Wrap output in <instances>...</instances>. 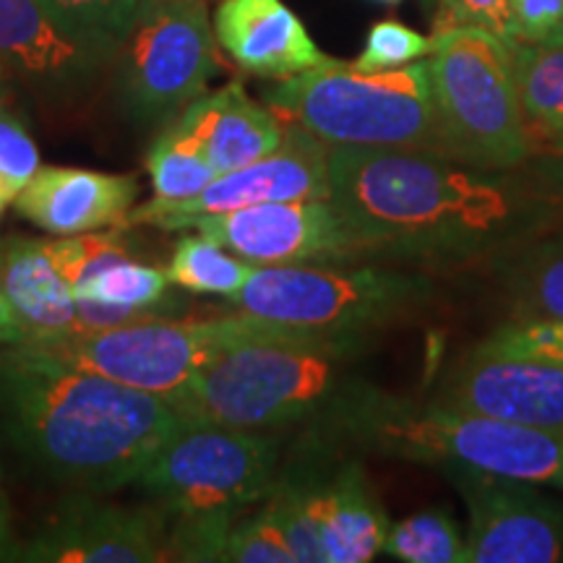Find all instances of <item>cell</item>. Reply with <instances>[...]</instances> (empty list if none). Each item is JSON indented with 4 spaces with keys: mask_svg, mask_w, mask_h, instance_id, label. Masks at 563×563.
Wrapping results in <instances>:
<instances>
[{
    "mask_svg": "<svg viewBox=\"0 0 563 563\" xmlns=\"http://www.w3.org/2000/svg\"><path fill=\"white\" fill-rule=\"evenodd\" d=\"M180 420L173 399L34 344H0V426L16 452L63 483L125 488Z\"/></svg>",
    "mask_w": 563,
    "mask_h": 563,
    "instance_id": "1",
    "label": "cell"
},
{
    "mask_svg": "<svg viewBox=\"0 0 563 563\" xmlns=\"http://www.w3.org/2000/svg\"><path fill=\"white\" fill-rule=\"evenodd\" d=\"M329 186L363 251L464 258L522 220L509 186L431 152L329 146Z\"/></svg>",
    "mask_w": 563,
    "mask_h": 563,
    "instance_id": "2",
    "label": "cell"
},
{
    "mask_svg": "<svg viewBox=\"0 0 563 563\" xmlns=\"http://www.w3.org/2000/svg\"><path fill=\"white\" fill-rule=\"evenodd\" d=\"M363 340L290 329L235 344L196 373L173 402L188 418L243 431H269L306 420H336L363 397L350 361Z\"/></svg>",
    "mask_w": 563,
    "mask_h": 563,
    "instance_id": "3",
    "label": "cell"
},
{
    "mask_svg": "<svg viewBox=\"0 0 563 563\" xmlns=\"http://www.w3.org/2000/svg\"><path fill=\"white\" fill-rule=\"evenodd\" d=\"M264 102L282 121L329 146L410 150L449 157L435 110L428 60L361 74L342 60L274 84Z\"/></svg>",
    "mask_w": 563,
    "mask_h": 563,
    "instance_id": "4",
    "label": "cell"
},
{
    "mask_svg": "<svg viewBox=\"0 0 563 563\" xmlns=\"http://www.w3.org/2000/svg\"><path fill=\"white\" fill-rule=\"evenodd\" d=\"M334 428L402 460L563 488V433L543 428L439 405L418 410L376 389H365Z\"/></svg>",
    "mask_w": 563,
    "mask_h": 563,
    "instance_id": "5",
    "label": "cell"
},
{
    "mask_svg": "<svg viewBox=\"0 0 563 563\" xmlns=\"http://www.w3.org/2000/svg\"><path fill=\"white\" fill-rule=\"evenodd\" d=\"M449 159L477 170L517 167L530 152L509 40L481 26L446 24L428 58Z\"/></svg>",
    "mask_w": 563,
    "mask_h": 563,
    "instance_id": "6",
    "label": "cell"
},
{
    "mask_svg": "<svg viewBox=\"0 0 563 563\" xmlns=\"http://www.w3.org/2000/svg\"><path fill=\"white\" fill-rule=\"evenodd\" d=\"M277 462V441L262 431L183 415L131 488L152 498L167 522L241 519L272 493Z\"/></svg>",
    "mask_w": 563,
    "mask_h": 563,
    "instance_id": "7",
    "label": "cell"
},
{
    "mask_svg": "<svg viewBox=\"0 0 563 563\" xmlns=\"http://www.w3.org/2000/svg\"><path fill=\"white\" fill-rule=\"evenodd\" d=\"M431 285L389 269H323L282 264L256 266L251 279L230 295V311L321 336L363 340L371 329L402 319L426 302Z\"/></svg>",
    "mask_w": 563,
    "mask_h": 563,
    "instance_id": "8",
    "label": "cell"
},
{
    "mask_svg": "<svg viewBox=\"0 0 563 563\" xmlns=\"http://www.w3.org/2000/svg\"><path fill=\"white\" fill-rule=\"evenodd\" d=\"M290 332L279 323L256 319V316L230 311L217 319L175 321L150 319L125 323V327L76 332L47 340L24 342L42 347L63 361L95 371L131 389L159 394L173 399L191 384L203 365L235 344L264 340Z\"/></svg>",
    "mask_w": 563,
    "mask_h": 563,
    "instance_id": "9",
    "label": "cell"
},
{
    "mask_svg": "<svg viewBox=\"0 0 563 563\" xmlns=\"http://www.w3.org/2000/svg\"><path fill=\"white\" fill-rule=\"evenodd\" d=\"M209 0H162L139 13L118 47V91L144 123L173 121L220 70Z\"/></svg>",
    "mask_w": 563,
    "mask_h": 563,
    "instance_id": "10",
    "label": "cell"
},
{
    "mask_svg": "<svg viewBox=\"0 0 563 563\" xmlns=\"http://www.w3.org/2000/svg\"><path fill=\"white\" fill-rule=\"evenodd\" d=\"M329 144L300 125L285 121V141L277 152L251 165L217 175L199 196L188 201L165 203L150 199L133 207L125 224H152L159 230H186L199 217L222 214L266 201L329 199Z\"/></svg>",
    "mask_w": 563,
    "mask_h": 563,
    "instance_id": "11",
    "label": "cell"
},
{
    "mask_svg": "<svg viewBox=\"0 0 563 563\" xmlns=\"http://www.w3.org/2000/svg\"><path fill=\"white\" fill-rule=\"evenodd\" d=\"M186 230L201 232L256 266L308 264L363 251L357 235L329 199L253 203L199 217Z\"/></svg>",
    "mask_w": 563,
    "mask_h": 563,
    "instance_id": "12",
    "label": "cell"
},
{
    "mask_svg": "<svg viewBox=\"0 0 563 563\" xmlns=\"http://www.w3.org/2000/svg\"><path fill=\"white\" fill-rule=\"evenodd\" d=\"M470 511V563L563 561V509L538 493V485L446 470Z\"/></svg>",
    "mask_w": 563,
    "mask_h": 563,
    "instance_id": "13",
    "label": "cell"
},
{
    "mask_svg": "<svg viewBox=\"0 0 563 563\" xmlns=\"http://www.w3.org/2000/svg\"><path fill=\"white\" fill-rule=\"evenodd\" d=\"M121 42L76 30L45 0H0V68L42 95L79 91L115 63Z\"/></svg>",
    "mask_w": 563,
    "mask_h": 563,
    "instance_id": "14",
    "label": "cell"
},
{
    "mask_svg": "<svg viewBox=\"0 0 563 563\" xmlns=\"http://www.w3.org/2000/svg\"><path fill=\"white\" fill-rule=\"evenodd\" d=\"M9 561L24 563H159L167 559V517L76 498L63 504Z\"/></svg>",
    "mask_w": 563,
    "mask_h": 563,
    "instance_id": "15",
    "label": "cell"
},
{
    "mask_svg": "<svg viewBox=\"0 0 563 563\" xmlns=\"http://www.w3.org/2000/svg\"><path fill=\"white\" fill-rule=\"evenodd\" d=\"M435 405L563 433V365L473 352L449 373Z\"/></svg>",
    "mask_w": 563,
    "mask_h": 563,
    "instance_id": "16",
    "label": "cell"
},
{
    "mask_svg": "<svg viewBox=\"0 0 563 563\" xmlns=\"http://www.w3.org/2000/svg\"><path fill=\"white\" fill-rule=\"evenodd\" d=\"M136 199L139 183L133 175L40 165L13 207L34 228L68 238L121 228Z\"/></svg>",
    "mask_w": 563,
    "mask_h": 563,
    "instance_id": "17",
    "label": "cell"
},
{
    "mask_svg": "<svg viewBox=\"0 0 563 563\" xmlns=\"http://www.w3.org/2000/svg\"><path fill=\"white\" fill-rule=\"evenodd\" d=\"M47 249L68 279L76 302L121 308L178 306L170 298L167 269L139 262L121 230L58 238L47 241Z\"/></svg>",
    "mask_w": 563,
    "mask_h": 563,
    "instance_id": "18",
    "label": "cell"
},
{
    "mask_svg": "<svg viewBox=\"0 0 563 563\" xmlns=\"http://www.w3.org/2000/svg\"><path fill=\"white\" fill-rule=\"evenodd\" d=\"M211 26L230 60L262 79H290L332 60L282 0H220Z\"/></svg>",
    "mask_w": 563,
    "mask_h": 563,
    "instance_id": "19",
    "label": "cell"
},
{
    "mask_svg": "<svg viewBox=\"0 0 563 563\" xmlns=\"http://www.w3.org/2000/svg\"><path fill=\"white\" fill-rule=\"evenodd\" d=\"M167 125L191 141L217 175L264 159L285 141V121L269 104L251 100L241 81H232L211 95L203 91Z\"/></svg>",
    "mask_w": 563,
    "mask_h": 563,
    "instance_id": "20",
    "label": "cell"
},
{
    "mask_svg": "<svg viewBox=\"0 0 563 563\" xmlns=\"http://www.w3.org/2000/svg\"><path fill=\"white\" fill-rule=\"evenodd\" d=\"M0 298L30 340L81 332L74 290L55 266L47 241L0 238Z\"/></svg>",
    "mask_w": 563,
    "mask_h": 563,
    "instance_id": "21",
    "label": "cell"
},
{
    "mask_svg": "<svg viewBox=\"0 0 563 563\" xmlns=\"http://www.w3.org/2000/svg\"><path fill=\"white\" fill-rule=\"evenodd\" d=\"M323 563H365L384 551L389 517L365 481L363 467L347 462L332 481L316 483Z\"/></svg>",
    "mask_w": 563,
    "mask_h": 563,
    "instance_id": "22",
    "label": "cell"
},
{
    "mask_svg": "<svg viewBox=\"0 0 563 563\" xmlns=\"http://www.w3.org/2000/svg\"><path fill=\"white\" fill-rule=\"evenodd\" d=\"M525 121L563 139V45L509 40Z\"/></svg>",
    "mask_w": 563,
    "mask_h": 563,
    "instance_id": "23",
    "label": "cell"
},
{
    "mask_svg": "<svg viewBox=\"0 0 563 563\" xmlns=\"http://www.w3.org/2000/svg\"><path fill=\"white\" fill-rule=\"evenodd\" d=\"M253 272H256V264L243 262L241 256L222 249L201 232H186L175 243L170 264H167L170 285L196 295H220V298L235 295Z\"/></svg>",
    "mask_w": 563,
    "mask_h": 563,
    "instance_id": "24",
    "label": "cell"
},
{
    "mask_svg": "<svg viewBox=\"0 0 563 563\" xmlns=\"http://www.w3.org/2000/svg\"><path fill=\"white\" fill-rule=\"evenodd\" d=\"M146 173L154 188L152 199L165 203L194 199L217 178L209 159L167 123L146 154Z\"/></svg>",
    "mask_w": 563,
    "mask_h": 563,
    "instance_id": "25",
    "label": "cell"
},
{
    "mask_svg": "<svg viewBox=\"0 0 563 563\" xmlns=\"http://www.w3.org/2000/svg\"><path fill=\"white\" fill-rule=\"evenodd\" d=\"M514 321H563V238L527 253L511 277Z\"/></svg>",
    "mask_w": 563,
    "mask_h": 563,
    "instance_id": "26",
    "label": "cell"
},
{
    "mask_svg": "<svg viewBox=\"0 0 563 563\" xmlns=\"http://www.w3.org/2000/svg\"><path fill=\"white\" fill-rule=\"evenodd\" d=\"M384 553L405 563H467V540L452 514L426 509L389 527Z\"/></svg>",
    "mask_w": 563,
    "mask_h": 563,
    "instance_id": "27",
    "label": "cell"
},
{
    "mask_svg": "<svg viewBox=\"0 0 563 563\" xmlns=\"http://www.w3.org/2000/svg\"><path fill=\"white\" fill-rule=\"evenodd\" d=\"M266 509L272 511L274 522L279 525L287 545L295 555V563H323L319 517H316V483L290 481L272 485V501Z\"/></svg>",
    "mask_w": 563,
    "mask_h": 563,
    "instance_id": "28",
    "label": "cell"
},
{
    "mask_svg": "<svg viewBox=\"0 0 563 563\" xmlns=\"http://www.w3.org/2000/svg\"><path fill=\"white\" fill-rule=\"evenodd\" d=\"M433 53V37L415 32L397 19L376 21L365 37L363 53L350 63L361 74H382V70L405 68Z\"/></svg>",
    "mask_w": 563,
    "mask_h": 563,
    "instance_id": "29",
    "label": "cell"
},
{
    "mask_svg": "<svg viewBox=\"0 0 563 563\" xmlns=\"http://www.w3.org/2000/svg\"><path fill=\"white\" fill-rule=\"evenodd\" d=\"M473 352L563 365V321H509L485 336Z\"/></svg>",
    "mask_w": 563,
    "mask_h": 563,
    "instance_id": "30",
    "label": "cell"
},
{
    "mask_svg": "<svg viewBox=\"0 0 563 563\" xmlns=\"http://www.w3.org/2000/svg\"><path fill=\"white\" fill-rule=\"evenodd\" d=\"M220 561L230 563H295L279 525L272 511L264 509L253 517L238 519L228 534Z\"/></svg>",
    "mask_w": 563,
    "mask_h": 563,
    "instance_id": "31",
    "label": "cell"
},
{
    "mask_svg": "<svg viewBox=\"0 0 563 563\" xmlns=\"http://www.w3.org/2000/svg\"><path fill=\"white\" fill-rule=\"evenodd\" d=\"M76 30L123 42L139 13V0H45Z\"/></svg>",
    "mask_w": 563,
    "mask_h": 563,
    "instance_id": "32",
    "label": "cell"
},
{
    "mask_svg": "<svg viewBox=\"0 0 563 563\" xmlns=\"http://www.w3.org/2000/svg\"><path fill=\"white\" fill-rule=\"evenodd\" d=\"M40 170V150L30 131L16 118L0 110V180L19 196L21 188Z\"/></svg>",
    "mask_w": 563,
    "mask_h": 563,
    "instance_id": "33",
    "label": "cell"
},
{
    "mask_svg": "<svg viewBox=\"0 0 563 563\" xmlns=\"http://www.w3.org/2000/svg\"><path fill=\"white\" fill-rule=\"evenodd\" d=\"M563 0H509L511 40L545 42L561 21Z\"/></svg>",
    "mask_w": 563,
    "mask_h": 563,
    "instance_id": "34",
    "label": "cell"
},
{
    "mask_svg": "<svg viewBox=\"0 0 563 563\" xmlns=\"http://www.w3.org/2000/svg\"><path fill=\"white\" fill-rule=\"evenodd\" d=\"M449 24L481 26L498 37L511 40L509 0H441Z\"/></svg>",
    "mask_w": 563,
    "mask_h": 563,
    "instance_id": "35",
    "label": "cell"
},
{
    "mask_svg": "<svg viewBox=\"0 0 563 563\" xmlns=\"http://www.w3.org/2000/svg\"><path fill=\"white\" fill-rule=\"evenodd\" d=\"M26 340L30 336H26L24 327L11 313V308L5 306V300L0 298V344H24Z\"/></svg>",
    "mask_w": 563,
    "mask_h": 563,
    "instance_id": "36",
    "label": "cell"
},
{
    "mask_svg": "<svg viewBox=\"0 0 563 563\" xmlns=\"http://www.w3.org/2000/svg\"><path fill=\"white\" fill-rule=\"evenodd\" d=\"M13 551V530H11V506L5 496L3 483H0V561H9Z\"/></svg>",
    "mask_w": 563,
    "mask_h": 563,
    "instance_id": "37",
    "label": "cell"
},
{
    "mask_svg": "<svg viewBox=\"0 0 563 563\" xmlns=\"http://www.w3.org/2000/svg\"><path fill=\"white\" fill-rule=\"evenodd\" d=\"M13 199H16V196H13L11 188L0 180V217H3V211L9 209V203H13Z\"/></svg>",
    "mask_w": 563,
    "mask_h": 563,
    "instance_id": "38",
    "label": "cell"
},
{
    "mask_svg": "<svg viewBox=\"0 0 563 563\" xmlns=\"http://www.w3.org/2000/svg\"><path fill=\"white\" fill-rule=\"evenodd\" d=\"M545 42H553V45H563V13H561V21H559V24H555L553 34H551V37H548Z\"/></svg>",
    "mask_w": 563,
    "mask_h": 563,
    "instance_id": "39",
    "label": "cell"
},
{
    "mask_svg": "<svg viewBox=\"0 0 563 563\" xmlns=\"http://www.w3.org/2000/svg\"><path fill=\"white\" fill-rule=\"evenodd\" d=\"M9 81H11V76L0 68V100H3V95L9 91Z\"/></svg>",
    "mask_w": 563,
    "mask_h": 563,
    "instance_id": "40",
    "label": "cell"
},
{
    "mask_svg": "<svg viewBox=\"0 0 563 563\" xmlns=\"http://www.w3.org/2000/svg\"><path fill=\"white\" fill-rule=\"evenodd\" d=\"M162 0H139V13H144V11H150V9H154V5H159ZM136 13V16H139Z\"/></svg>",
    "mask_w": 563,
    "mask_h": 563,
    "instance_id": "41",
    "label": "cell"
},
{
    "mask_svg": "<svg viewBox=\"0 0 563 563\" xmlns=\"http://www.w3.org/2000/svg\"><path fill=\"white\" fill-rule=\"evenodd\" d=\"M378 3H386V5H394V3H399V0H378Z\"/></svg>",
    "mask_w": 563,
    "mask_h": 563,
    "instance_id": "42",
    "label": "cell"
}]
</instances>
